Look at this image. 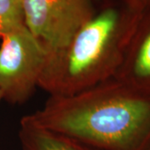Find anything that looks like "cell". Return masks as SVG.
I'll return each mask as SVG.
<instances>
[{
    "instance_id": "cell-4",
    "label": "cell",
    "mask_w": 150,
    "mask_h": 150,
    "mask_svg": "<svg viewBox=\"0 0 150 150\" xmlns=\"http://www.w3.org/2000/svg\"><path fill=\"white\" fill-rule=\"evenodd\" d=\"M24 24L48 53L59 51L94 16L90 0H22Z\"/></svg>"
},
{
    "instance_id": "cell-9",
    "label": "cell",
    "mask_w": 150,
    "mask_h": 150,
    "mask_svg": "<svg viewBox=\"0 0 150 150\" xmlns=\"http://www.w3.org/2000/svg\"><path fill=\"white\" fill-rule=\"evenodd\" d=\"M1 99H3V98H2V95H1V93H0V100H1Z\"/></svg>"
},
{
    "instance_id": "cell-10",
    "label": "cell",
    "mask_w": 150,
    "mask_h": 150,
    "mask_svg": "<svg viewBox=\"0 0 150 150\" xmlns=\"http://www.w3.org/2000/svg\"><path fill=\"white\" fill-rule=\"evenodd\" d=\"M148 150H150V147H149V149H148Z\"/></svg>"
},
{
    "instance_id": "cell-6",
    "label": "cell",
    "mask_w": 150,
    "mask_h": 150,
    "mask_svg": "<svg viewBox=\"0 0 150 150\" xmlns=\"http://www.w3.org/2000/svg\"><path fill=\"white\" fill-rule=\"evenodd\" d=\"M22 150H101L63 134L20 121Z\"/></svg>"
},
{
    "instance_id": "cell-8",
    "label": "cell",
    "mask_w": 150,
    "mask_h": 150,
    "mask_svg": "<svg viewBox=\"0 0 150 150\" xmlns=\"http://www.w3.org/2000/svg\"><path fill=\"white\" fill-rule=\"evenodd\" d=\"M134 8L140 11H145L150 8V0H125Z\"/></svg>"
},
{
    "instance_id": "cell-2",
    "label": "cell",
    "mask_w": 150,
    "mask_h": 150,
    "mask_svg": "<svg viewBox=\"0 0 150 150\" xmlns=\"http://www.w3.org/2000/svg\"><path fill=\"white\" fill-rule=\"evenodd\" d=\"M144 12L125 0L108 4L68 46L48 52L38 87L49 96H69L113 77Z\"/></svg>"
},
{
    "instance_id": "cell-5",
    "label": "cell",
    "mask_w": 150,
    "mask_h": 150,
    "mask_svg": "<svg viewBox=\"0 0 150 150\" xmlns=\"http://www.w3.org/2000/svg\"><path fill=\"white\" fill-rule=\"evenodd\" d=\"M113 77L150 93V8L143 13Z\"/></svg>"
},
{
    "instance_id": "cell-3",
    "label": "cell",
    "mask_w": 150,
    "mask_h": 150,
    "mask_svg": "<svg viewBox=\"0 0 150 150\" xmlns=\"http://www.w3.org/2000/svg\"><path fill=\"white\" fill-rule=\"evenodd\" d=\"M1 40L0 93L8 102L22 103L38 87L48 50L25 24L4 33Z\"/></svg>"
},
{
    "instance_id": "cell-1",
    "label": "cell",
    "mask_w": 150,
    "mask_h": 150,
    "mask_svg": "<svg viewBox=\"0 0 150 150\" xmlns=\"http://www.w3.org/2000/svg\"><path fill=\"white\" fill-rule=\"evenodd\" d=\"M22 122L101 150H148L150 93L112 77L69 96H49Z\"/></svg>"
},
{
    "instance_id": "cell-7",
    "label": "cell",
    "mask_w": 150,
    "mask_h": 150,
    "mask_svg": "<svg viewBox=\"0 0 150 150\" xmlns=\"http://www.w3.org/2000/svg\"><path fill=\"white\" fill-rule=\"evenodd\" d=\"M23 24L22 0H0V39L4 33Z\"/></svg>"
}]
</instances>
